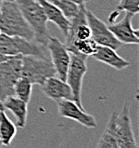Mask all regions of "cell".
<instances>
[{
	"label": "cell",
	"instance_id": "11",
	"mask_svg": "<svg viewBox=\"0 0 139 148\" xmlns=\"http://www.w3.org/2000/svg\"><path fill=\"white\" fill-rule=\"evenodd\" d=\"M40 86L42 92L47 97L56 102L64 99L73 100L72 91L69 85L66 83V81L59 79L56 76L48 77Z\"/></svg>",
	"mask_w": 139,
	"mask_h": 148
},
{
	"label": "cell",
	"instance_id": "17",
	"mask_svg": "<svg viewBox=\"0 0 139 148\" xmlns=\"http://www.w3.org/2000/svg\"><path fill=\"white\" fill-rule=\"evenodd\" d=\"M32 86L33 84L30 83L27 79L20 77L14 86V95L19 99L23 100L26 103L30 101L32 94Z\"/></svg>",
	"mask_w": 139,
	"mask_h": 148
},
{
	"label": "cell",
	"instance_id": "8",
	"mask_svg": "<svg viewBox=\"0 0 139 148\" xmlns=\"http://www.w3.org/2000/svg\"><path fill=\"white\" fill-rule=\"evenodd\" d=\"M115 137H116L119 148H137V143H136L133 128H132L128 103L123 106L121 113L116 117Z\"/></svg>",
	"mask_w": 139,
	"mask_h": 148
},
{
	"label": "cell",
	"instance_id": "15",
	"mask_svg": "<svg viewBox=\"0 0 139 148\" xmlns=\"http://www.w3.org/2000/svg\"><path fill=\"white\" fill-rule=\"evenodd\" d=\"M17 132V127L8 118L4 111L0 115V142L4 146H9Z\"/></svg>",
	"mask_w": 139,
	"mask_h": 148
},
{
	"label": "cell",
	"instance_id": "2",
	"mask_svg": "<svg viewBox=\"0 0 139 148\" xmlns=\"http://www.w3.org/2000/svg\"><path fill=\"white\" fill-rule=\"evenodd\" d=\"M19 9L35 35V41L46 47L49 35L46 15L38 0H16Z\"/></svg>",
	"mask_w": 139,
	"mask_h": 148
},
{
	"label": "cell",
	"instance_id": "16",
	"mask_svg": "<svg viewBox=\"0 0 139 148\" xmlns=\"http://www.w3.org/2000/svg\"><path fill=\"white\" fill-rule=\"evenodd\" d=\"M117 115L118 113L116 111L112 113L105 131L102 134L96 148H119L116 137H115V121H116Z\"/></svg>",
	"mask_w": 139,
	"mask_h": 148
},
{
	"label": "cell",
	"instance_id": "19",
	"mask_svg": "<svg viewBox=\"0 0 139 148\" xmlns=\"http://www.w3.org/2000/svg\"><path fill=\"white\" fill-rule=\"evenodd\" d=\"M117 9L136 15L139 12V0H117Z\"/></svg>",
	"mask_w": 139,
	"mask_h": 148
},
{
	"label": "cell",
	"instance_id": "23",
	"mask_svg": "<svg viewBox=\"0 0 139 148\" xmlns=\"http://www.w3.org/2000/svg\"><path fill=\"white\" fill-rule=\"evenodd\" d=\"M16 0H2V2H15Z\"/></svg>",
	"mask_w": 139,
	"mask_h": 148
},
{
	"label": "cell",
	"instance_id": "9",
	"mask_svg": "<svg viewBox=\"0 0 139 148\" xmlns=\"http://www.w3.org/2000/svg\"><path fill=\"white\" fill-rule=\"evenodd\" d=\"M57 106L58 113L61 117L72 119L89 129H94L97 127V122L94 116L86 113L83 108L79 107L73 100H60L57 101Z\"/></svg>",
	"mask_w": 139,
	"mask_h": 148
},
{
	"label": "cell",
	"instance_id": "7",
	"mask_svg": "<svg viewBox=\"0 0 139 148\" xmlns=\"http://www.w3.org/2000/svg\"><path fill=\"white\" fill-rule=\"evenodd\" d=\"M47 51L50 54V60L54 66L56 77L65 81L67 71L70 64L71 54L67 50L64 43L55 37H49L47 41Z\"/></svg>",
	"mask_w": 139,
	"mask_h": 148
},
{
	"label": "cell",
	"instance_id": "10",
	"mask_svg": "<svg viewBox=\"0 0 139 148\" xmlns=\"http://www.w3.org/2000/svg\"><path fill=\"white\" fill-rule=\"evenodd\" d=\"M132 15L131 13L125 14L124 18L119 22H111L108 27L112 34L116 37L118 41L123 44H138L139 37L138 30L132 27Z\"/></svg>",
	"mask_w": 139,
	"mask_h": 148
},
{
	"label": "cell",
	"instance_id": "18",
	"mask_svg": "<svg viewBox=\"0 0 139 148\" xmlns=\"http://www.w3.org/2000/svg\"><path fill=\"white\" fill-rule=\"evenodd\" d=\"M48 1L54 6H56L69 20L76 16L77 13L79 12L80 6H78L71 0H48Z\"/></svg>",
	"mask_w": 139,
	"mask_h": 148
},
{
	"label": "cell",
	"instance_id": "22",
	"mask_svg": "<svg viewBox=\"0 0 139 148\" xmlns=\"http://www.w3.org/2000/svg\"><path fill=\"white\" fill-rule=\"evenodd\" d=\"M0 109L4 110V107H3V104H2V100L1 99H0Z\"/></svg>",
	"mask_w": 139,
	"mask_h": 148
},
{
	"label": "cell",
	"instance_id": "5",
	"mask_svg": "<svg viewBox=\"0 0 139 148\" xmlns=\"http://www.w3.org/2000/svg\"><path fill=\"white\" fill-rule=\"evenodd\" d=\"M70 54V64H69L65 81L71 88L73 101L79 107L83 108L81 101V91L83 78L87 72V57L81 54Z\"/></svg>",
	"mask_w": 139,
	"mask_h": 148
},
{
	"label": "cell",
	"instance_id": "1",
	"mask_svg": "<svg viewBox=\"0 0 139 148\" xmlns=\"http://www.w3.org/2000/svg\"><path fill=\"white\" fill-rule=\"evenodd\" d=\"M0 32L9 36L35 40L33 30L26 22L16 2H2L0 5Z\"/></svg>",
	"mask_w": 139,
	"mask_h": 148
},
{
	"label": "cell",
	"instance_id": "24",
	"mask_svg": "<svg viewBox=\"0 0 139 148\" xmlns=\"http://www.w3.org/2000/svg\"><path fill=\"white\" fill-rule=\"evenodd\" d=\"M2 111H4V110H1V109H0V115H1V112H2Z\"/></svg>",
	"mask_w": 139,
	"mask_h": 148
},
{
	"label": "cell",
	"instance_id": "26",
	"mask_svg": "<svg viewBox=\"0 0 139 148\" xmlns=\"http://www.w3.org/2000/svg\"><path fill=\"white\" fill-rule=\"evenodd\" d=\"M2 146V144H1V142H0V147H1Z\"/></svg>",
	"mask_w": 139,
	"mask_h": 148
},
{
	"label": "cell",
	"instance_id": "20",
	"mask_svg": "<svg viewBox=\"0 0 139 148\" xmlns=\"http://www.w3.org/2000/svg\"><path fill=\"white\" fill-rule=\"evenodd\" d=\"M72 2H74L75 4H77L78 6H85V4L87 3L88 0H71Z\"/></svg>",
	"mask_w": 139,
	"mask_h": 148
},
{
	"label": "cell",
	"instance_id": "4",
	"mask_svg": "<svg viewBox=\"0 0 139 148\" xmlns=\"http://www.w3.org/2000/svg\"><path fill=\"white\" fill-rule=\"evenodd\" d=\"M22 55L8 56L0 63V99L14 95V86L21 77Z\"/></svg>",
	"mask_w": 139,
	"mask_h": 148
},
{
	"label": "cell",
	"instance_id": "12",
	"mask_svg": "<svg viewBox=\"0 0 139 148\" xmlns=\"http://www.w3.org/2000/svg\"><path fill=\"white\" fill-rule=\"evenodd\" d=\"M93 57L98 61L113 67L116 70H122L129 66V62L126 59L118 55L116 50L108 46L98 45L96 52L93 54Z\"/></svg>",
	"mask_w": 139,
	"mask_h": 148
},
{
	"label": "cell",
	"instance_id": "14",
	"mask_svg": "<svg viewBox=\"0 0 139 148\" xmlns=\"http://www.w3.org/2000/svg\"><path fill=\"white\" fill-rule=\"evenodd\" d=\"M41 4L44 13L46 15V18L48 21H51L54 23L63 33V35L66 37L70 27V20L65 17V15L58 9L56 6L51 4L48 0H38Z\"/></svg>",
	"mask_w": 139,
	"mask_h": 148
},
{
	"label": "cell",
	"instance_id": "3",
	"mask_svg": "<svg viewBox=\"0 0 139 148\" xmlns=\"http://www.w3.org/2000/svg\"><path fill=\"white\" fill-rule=\"evenodd\" d=\"M51 76H56V72L50 57L37 55L22 56L21 77L27 79L33 85H42L43 82Z\"/></svg>",
	"mask_w": 139,
	"mask_h": 148
},
{
	"label": "cell",
	"instance_id": "25",
	"mask_svg": "<svg viewBox=\"0 0 139 148\" xmlns=\"http://www.w3.org/2000/svg\"><path fill=\"white\" fill-rule=\"evenodd\" d=\"M1 3H2V0H0V5H1Z\"/></svg>",
	"mask_w": 139,
	"mask_h": 148
},
{
	"label": "cell",
	"instance_id": "6",
	"mask_svg": "<svg viewBox=\"0 0 139 148\" xmlns=\"http://www.w3.org/2000/svg\"><path fill=\"white\" fill-rule=\"evenodd\" d=\"M86 18L91 31V38L98 45L111 47L114 50H117L122 45L112 34L108 25L90 10L86 9Z\"/></svg>",
	"mask_w": 139,
	"mask_h": 148
},
{
	"label": "cell",
	"instance_id": "21",
	"mask_svg": "<svg viewBox=\"0 0 139 148\" xmlns=\"http://www.w3.org/2000/svg\"><path fill=\"white\" fill-rule=\"evenodd\" d=\"M7 57H8V56H5V55H3V54L0 53V63L3 62L5 59H7Z\"/></svg>",
	"mask_w": 139,
	"mask_h": 148
},
{
	"label": "cell",
	"instance_id": "13",
	"mask_svg": "<svg viewBox=\"0 0 139 148\" xmlns=\"http://www.w3.org/2000/svg\"><path fill=\"white\" fill-rule=\"evenodd\" d=\"M2 104H3L4 109L10 110L14 115V117L16 118V125L19 128H24L27 122L28 103L19 99L15 95H11V96L6 97L2 101Z\"/></svg>",
	"mask_w": 139,
	"mask_h": 148
}]
</instances>
